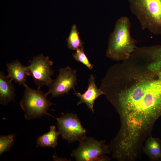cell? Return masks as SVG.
Wrapping results in <instances>:
<instances>
[{
	"instance_id": "6da1fadb",
	"label": "cell",
	"mask_w": 161,
	"mask_h": 161,
	"mask_svg": "<svg viewBox=\"0 0 161 161\" xmlns=\"http://www.w3.org/2000/svg\"><path fill=\"white\" fill-rule=\"evenodd\" d=\"M100 88L116 107L161 112V45L137 47L108 69Z\"/></svg>"
},
{
	"instance_id": "7a4b0ae2",
	"label": "cell",
	"mask_w": 161,
	"mask_h": 161,
	"mask_svg": "<svg viewBox=\"0 0 161 161\" xmlns=\"http://www.w3.org/2000/svg\"><path fill=\"white\" fill-rule=\"evenodd\" d=\"M129 19L123 16L116 21L114 30L109 38L106 56L116 61L128 59L137 47V41L130 35Z\"/></svg>"
},
{
	"instance_id": "3957f363",
	"label": "cell",
	"mask_w": 161,
	"mask_h": 161,
	"mask_svg": "<svg viewBox=\"0 0 161 161\" xmlns=\"http://www.w3.org/2000/svg\"><path fill=\"white\" fill-rule=\"evenodd\" d=\"M132 13L143 30L161 35V0H129Z\"/></svg>"
},
{
	"instance_id": "277c9868",
	"label": "cell",
	"mask_w": 161,
	"mask_h": 161,
	"mask_svg": "<svg viewBox=\"0 0 161 161\" xmlns=\"http://www.w3.org/2000/svg\"><path fill=\"white\" fill-rule=\"evenodd\" d=\"M25 89L20 105L24 112V116L27 120L41 117L49 114L47 111L53 104L47 97V92L44 93L40 89H32L25 83Z\"/></svg>"
},
{
	"instance_id": "5b68a950",
	"label": "cell",
	"mask_w": 161,
	"mask_h": 161,
	"mask_svg": "<svg viewBox=\"0 0 161 161\" xmlns=\"http://www.w3.org/2000/svg\"><path fill=\"white\" fill-rule=\"evenodd\" d=\"M105 141L91 137H86L79 141L77 148L74 149L71 156L77 161H97L106 160L105 154L109 153V147Z\"/></svg>"
},
{
	"instance_id": "8992f818",
	"label": "cell",
	"mask_w": 161,
	"mask_h": 161,
	"mask_svg": "<svg viewBox=\"0 0 161 161\" xmlns=\"http://www.w3.org/2000/svg\"><path fill=\"white\" fill-rule=\"evenodd\" d=\"M58 132L64 139L69 143L79 142L86 137L87 131L82 126L76 114L62 113V116L55 118Z\"/></svg>"
},
{
	"instance_id": "52a82bcc",
	"label": "cell",
	"mask_w": 161,
	"mask_h": 161,
	"mask_svg": "<svg viewBox=\"0 0 161 161\" xmlns=\"http://www.w3.org/2000/svg\"><path fill=\"white\" fill-rule=\"evenodd\" d=\"M29 62L27 67L29 76L32 77L38 88L44 86H48L53 80L51 78L54 73L51 69L52 62L48 56L41 54L34 57Z\"/></svg>"
},
{
	"instance_id": "ba28073f",
	"label": "cell",
	"mask_w": 161,
	"mask_h": 161,
	"mask_svg": "<svg viewBox=\"0 0 161 161\" xmlns=\"http://www.w3.org/2000/svg\"><path fill=\"white\" fill-rule=\"evenodd\" d=\"M77 84L76 70L68 66L59 69L57 78L48 86L47 93H51L53 97L68 94L71 89L75 90V87Z\"/></svg>"
},
{
	"instance_id": "9c48e42d",
	"label": "cell",
	"mask_w": 161,
	"mask_h": 161,
	"mask_svg": "<svg viewBox=\"0 0 161 161\" xmlns=\"http://www.w3.org/2000/svg\"><path fill=\"white\" fill-rule=\"evenodd\" d=\"M95 78L93 75H91L88 79V85L86 91L83 94L75 90L74 94L79 99V101L77 105L78 106L82 103L86 104L88 108L92 112H94V104L96 99L100 96L104 94L100 88H98L95 84Z\"/></svg>"
},
{
	"instance_id": "30bf717a",
	"label": "cell",
	"mask_w": 161,
	"mask_h": 161,
	"mask_svg": "<svg viewBox=\"0 0 161 161\" xmlns=\"http://www.w3.org/2000/svg\"><path fill=\"white\" fill-rule=\"evenodd\" d=\"M8 77L11 80H13L19 85L26 83L27 75L29 73L27 66H23L20 62L16 60L6 64Z\"/></svg>"
},
{
	"instance_id": "8fae6325",
	"label": "cell",
	"mask_w": 161,
	"mask_h": 161,
	"mask_svg": "<svg viewBox=\"0 0 161 161\" xmlns=\"http://www.w3.org/2000/svg\"><path fill=\"white\" fill-rule=\"evenodd\" d=\"M15 90L12 81L3 72H0V103L7 105L10 101L13 100Z\"/></svg>"
},
{
	"instance_id": "7c38bea8",
	"label": "cell",
	"mask_w": 161,
	"mask_h": 161,
	"mask_svg": "<svg viewBox=\"0 0 161 161\" xmlns=\"http://www.w3.org/2000/svg\"><path fill=\"white\" fill-rule=\"evenodd\" d=\"M60 134L56 130V127L52 126L47 133L39 137L37 140V146L55 148L57 145L58 136Z\"/></svg>"
},
{
	"instance_id": "4fadbf2b",
	"label": "cell",
	"mask_w": 161,
	"mask_h": 161,
	"mask_svg": "<svg viewBox=\"0 0 161 161\" xmlns=\"http://www.w3.org/2000/svg\"><path fill=\"white\" fill-rule=\"evenodd\" d=\"M144 151L152 160H161L160 140L157 138H149L146 141Z\"/></svg>"
},
{
	"instance_id": "5bb4252c",
	"label": "cell",
	"mask_w": 161,
	"mask_h": 161,
	"mask_svg": "<svg viewBox=\"0 0 161 161\" xmlns=\"http://www.w3.org/2000/svg\"><path fill=\"white\" fill-rule=\"evenodd\" d=\"M66 41L68 47L71 50H76L83 48V43L80 38L77 26L75 24L72 26Z\"/></svg>"
},
{
	"instance_id": "9a60e30c",
	"label": "cell",
	"mask_w": 161,
	"mask_h": 161,
	"mask_svg": "<svg viewBox=\"0 0 161 161\" xmlns=\"http://www.w3.org/2000/svg\"><path fill=\"white\" fill-rule=\"evenodd\" d=\"M15 135L10 134L7 136H1L0 137V155L10 150L13 145Z\"/></svg>"
},
{
	"instance_id": "2e32d148",
	"label": "cell",
	"mask_w": 161,
	"mask_h": 161,
	"mask_svg": "<svg viewBox=\"0 0 161 161\" xmlns=\"http://www.w3.org/2000/svg\"><path fill=\"white\" fill-rule=\"evenodd\" d=\"M72 56L75 60L84 65L89 69H93V65L90 63L84 53L83 48L76 50L75 52L72 54Z\"/></svg>"
}]
</instances>
